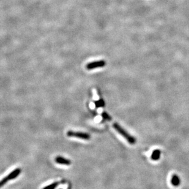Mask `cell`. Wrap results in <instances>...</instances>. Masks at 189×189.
<instances>
[{
  "instance_id": "2",
  "label": "cell",
  "mask_w": 189,
  "mask_h": 189,
  "mask_svg": "<svg viewBox=\"0 0 189 189\" xmlns=\"http://www.w3.org/2000/svg\"><path fill=\"white\" fill-rule=\"evenodd\" d=\"M20 173H21L20 168H16L15 170L12 171L10 174H9L7 176H6L2 180L0 181V188L4 186L9 181H10V180L15 179L20 174Z\"/></svg>"
},
{
  "instance_id": "3",
  "label": "cell",
  "mask_w": 189,
  "mask_h": 189,
  "mask_svg": "<svg viewBox=\"0 0 189 189\" xmlns=\"http://www.w3.org/2000/svg\"><path fill=\"white\" fill-rule=\"evenodd\" d=\"M67 135L69 137H76L83 140H89L91 139V136L88 133H82V132H73L72 131H68L67 133Z\"/></svg>"
},
{
  "instance_id": "5",
  "label": "cell",
  "mask_w": 189,
  "mask_h": 189,
  "mask_svg": "<svg viewBox=\"0 0 189 189\" xmlns=\"http://www.w3.org/2000/svg\"><path fill=\"white\" fill-rule=\"evenodd\" d=\"M55 162L57 164H61V165H69L71 164V162L70 160L65 159L64 157L58 156L55 158Z\"/></svg>"
},
{
  "instance_id": "7",
  "label": "cell",
  "mask_w": 189,
  "mask_h": 189,
  "mask_svg": "<svg viewBox=\"0 0 189 189\" xmlns=\"http://www.w3.org/2000/svg\"><path fill=\"white\" fill-rule=\"evenodd\" d=\"M160 154H161V152L159 149H155L152 153L151 159L153 160H157L160 157Z\"/></svg>"
},
{
  "instance_id": "1",
  "label": "cell",
  "mask_w": 189,
  "mask_h": 189,
  "mask_svg": "<svg viewBox=\"0 0 189 189\" xmlns=\"http://www.w3.org/2000/svg\"><path fill=\"white\" fill-rule=\"evenodd\" d=\"M113 126L115 129L120 135H121L130 144H133L136 143V139L134 138V137L128 133L126 131H125L124 128L123 127H121V126L119 125L118 123H114Z\"/></svg>"
},
{
  "instance_id": "6",
  "label": "cell",
  "mask_w": 189,
  "mask_h": 189,
  "mask_svg": "<svg viewBox=\"0 0 189 189\" xmlns=\"http://www.w3.org/2000/svg\"><path fill=\"white\" fill-rule=\"evenodd\" d=\"M171 182L172 185L175 187H177L179 185L180 183H181V181H180L179 177L177 176V175H173L172 177H171Z\"/></svg>"
},
{
  "instance_id": "4",
  "label": "cell",
  "mask_w": 189,
  "mask_h": 189,
  "mask_svg": "<svg viewBox=\"0 0 189 189\" xmlns=\"http://www.w3.org/2000/svg\"><path fill=\"white\" fill-rule=\"evenodd\" d=\"M106 64L105 61H95L93 63H91L88 64H87L86 66V68L88 70H91V69H95L97 67H104L105 66Z\"/></svg>"
},
{
  "instance_id": "9",
  "label": "cell",
  "mask_w": 189,
  "mask_h": 189,
  "mask_svg": "<svg viewBox=\"0 0 189 189\" xmlns=\"http://www.w3.org/2000/svg\"><path fill=\"white\" fill-rule=\"evenodd\" d=\"M58 183L56 182V183H52L50 185H48V186H46L45 188H44L43 189H55L58 185Z\"/></svg>"
},
{
  "instance_id": "8",
  "label": "cell",
  "mask_w": 189,
  "mask_h": 189,
  "mask_svg": "<svg viewBox=\"0 0 189 189\" xmlns=\"http://www.w3.org/2000/svg\"><path fill=\"white\" fill-rule=\"evenodd\" d=\"M95 105L97 108L103 107H104V105H105V102H104V100L100 99L95 102Z\"/></svg>"
},
{
  "instance_id": "10",
  "label": "cell",
  "mask_w": 189,
  "mask_h": 189,
  "mask_svg": "<svg viewBox=\"0 0 189 189\" xmlns=\"http://www.w3.org/2000/svg\"><path fill=\"white\" fill-rule=\"evenodd\" d=\"M102 116L104 119L108 120V121H111V117L106 112H103L102 113Z\"/></svg>"
}]
</instances>
